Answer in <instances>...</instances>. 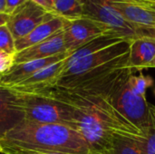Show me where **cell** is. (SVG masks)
I'll return each mask as SVG.
<instances>
[{
  "instance_id": "6da1fadb",
  "label": "cell",
  "mask_w": 155,
  "mask_h": 154,
  "mask_svg": "<svg viewBox=\"0 0 155 154\" xmlns=\"http://www.w3.org/2000/svg\"><path fill=\"white\" fill-rule=\"evenodd\" d=\"M122 69L112 72L100 82L83 90L54 85L39 92L74 106L75 129L87 142L92 154H114V142L119 138H146L110 102L109 91Z\"/></svg>"
},
{
  "instance_id": "7a4b0ae2",
  "label": "cell",
  "mask_w": 155,
  "mask_h": 154,
  "mask_svg": "<svg viewBox=\"0 0 155 154\" xmlns=\"http://www.w3.org/2000/svg\"><path fill=\"white\" fill-rule=\"evenodd\" d=\"M92 154L75 129L23 120L0 141V154Z\"/></svg>"
},
{
  "instance_id": "3957f363",
  "label": "cell",
  "mask_w": 155,
  "mask_h": 154,
  "mask_svg": "<svg viewBox=\"0 0 155 154\" xmlns=\"http://www.w3.org/2000/svg\"><path fill=\"white\" fill-rule=\"evenodd\" d=\"M130 41L123 40L66 65L56 85L76 90L113 71L127 67Z\"/></svg>"
},
{
  "instance_id": "277c9868",
  "label": "cell",
  "mask_w": 155,
  "mask_h": 154,
  "mask_svg": "<svg viewBox=\"0 0 155 154\" xmlns=\"http://www.w3.org/2000/svg\"><path fill=\"white\" fill-rule=\"evenodd\" d=\"M134 71L128 67L120 71L109 91V99L121 114L140 129L146 137L150 103L147 102L146 95L139 93L133 87L130 76Z\"/></svg>"
},
{
  "instance_id": "5b68a950",
  "label": "cell",
  "mask_w": 155,
  "mask_h": 154,
  "mask_svg": "<svg viewBox=\"0 0 155 154\" xmlns=\"http://www.w3.org/2000/svg\"><path fill=\"white\" fill-rule=\"evenodd\" d=\"M20 94L25 120L37 123L65 125L75 129L74 108L70 103L41 93Z\"/></svg>"
},
{
  "instance_id": "8992f818",
  "label": "cell",
  "mask_w": 155,
  "mask_h": 154,
  "mask_svg": "<svg viewBox=\"0 0 155 154\" xmlns=\"http://www.w3.org/2000/svg\"><path fill=\"white\" fill-rule=\"evenodd\" d=\"M84 16L100 23L108 33L123 40L133 42L144 36L155 37V31L143 29L127 22L104 0H84Z\"/></svg>"
},
{
  "instance_id": "52a82bcc",
  "label": "cell",
  "mask_w": 155,
  "mask_h": 154,
  "mask_svg": "<svg viewBox=\"0 0 155 154\" xmlns=\"http://www.w3.org/2000/svg\"><path fill=\"white\" fill-rule=\"evenodd\" d=\"M54 16H55L54 14L28 0L10 15L6 25L15 41L25 36L37 25Z\"/></svg>"
},
{
  "instance_id": "ba28073f",
  "label": "cell",
  "mask_w": 155,
  "mask_h": 154,
  "mask_svg": "<svg viewBox=\"0 0 155 154\" xmlns=\"http://www.w3.org/2000/svg\"><path fill=\"white\" fill-rule=\"evenodd\" d=\"M108 33L100 23L88 17L66 21L64 28V42L66 52L71 54L93 39Z\"/></svg>"
},
{
  "instance_id": "9c48e42d",
  "label": "cell",
  "mask_w": 155,
  "mask_h": 154,
  "mask_svg": "<svg viewBox=\"0 0 155 154\" xmlns=\"http://www.w3.org/2000/svg\"><path fill=\"white\" fill-rule=\"evenodd\" d=\"M123 18L132 25L155 31V11L141 0H104Z\"/></svg>"
},
{
  "instance_id": "30bf717a",
  "label": "cell",
  "mask_w": 155,
  "mask_h": 154,
  "mask_svg": "<svg viewBox=\"0 0 155 154\" xmlns=\"http://www.w3.org/2000/svg\"><path fill=\"white\" fill-rule=\"evenodd\" d=\"M25 119L20 93L0 84V141Z\"/></svg>"
},
{
  "instance_id": "8fae6325",
  "label": "cell",
  "mask_w": 155,
  "mask_h": 154,
  "mask_svg": "<svg viewBox=\"0 0 155 154\" xmlns=\"http://www.w3.org/2000/svg\"><path fill=\"white\" fill-rule=\"evenodd\" d=\"M66 59L50 64L25 81L12 86L14 90L23 93H36L47 88L56 85L59 78L61 77L64 67Z\"/></svg>"
},
{
  "instance_id": "7c38bea8",
  "label": "cell",
  "mask_w": 155,
  "mask_h": 154,
  "mask_svg": "<svg viewBox=\"0 0 155 154\" xmlns=\"http://www.w3.org/2000/svg\"><path fill=\"white\" fill-rule=\"evenodd\" d=\"M71 55L70 53L64 52L51 57L44 58V59H38V60H32L21 64H15V65L12 67V69L6 73L5 74L2 75L0 80V84L7 87H12L25 79L29 78L41 69L50 65L54 64L55 63H58L60 61H63L64 59H67Z\"/></svg>"
},
{
  "instance_id": "4fadbf2b",
  "label": "cell",
  "mask_w": 155,
  "mask_h": 154,
  "mask_svg": "<svg viewBox=\"0 0 155 154\" xmlns=\"http://www.w3.org/2000/svg\"><path fill=\"white\" fill-rule=\"evenodd\" d=\"M64 52H66V49L64 42V30H62L33 46L17 52L15 57V64L44 59Z\"/></svg>"
},
{
  "instance_id": "5bb4252c",
  "label": "cell",
  "mask_w": 155,
  "mask_h": 154,
  "mask_svg": "<svg viewBox=\"0 0 155 154\" xmlns=\"http://www.w3.org/2000/svg\"><path fill=\"white\" fill-rule=\"evenodd\" d=\"M65 24H66V20L56 15L43 22L42 24L37 25L35 29H33L28 34L15 41L16 53L24 49H26L30 46H33L49 38L54 34L64 30Z\"/></svg>"
},
{
  "instance_id": "9a60e30c",
  "label": "cell",
  "mask_w": 155,
  "mask_h": 154,
  "mask_svg": "<svg viewBox=\"0 0 155 154\" xmlns=\"http://www.w3.org/2000/svg\"><path fill=\"white\" fill-rule=\"evenodd\" d=\"M155 55V37L144 36L131 42L127 67L143 70L149 67Z\"/></svg>"
},
{
  "instance_id": "2e32d148",
  "label": "cell",
  "mask_w": 155,
  "mask_h": 154,
  "mask_svg": "<svg viewBox=\"0 0 155 154\" xmlns=\"http://www.w3.org/2000/svg\"><path fill=\"white\" fill-rule=\"evenodd\" d=\"M121 41H123V39L116 37L115 35H114L110 33H105V34L93 39L89 43L85 44L84 45H83L76 51H74L66 59L65 66L69 65V64L74 63L75 61H78L93 53H95L99 50L106 48V47H108L112 44H114L118 42H121Z\"/></svg>"
},
{
  "instance_id": "e0dca14e",
  "label": "cell",
  "mask_w": 155,
  "mask_h": 154,
  "mask_svg": "<svg viewBox=\"0 0 155 154\" xmlns=\"http://www.w3.org/2000/svg\"><path fill=\"white\" fill-rule=\"evenodd\" d=\"M84 0H57L54 5V14L66 21L84 16Z\"/></svg>"
},
{
  "instance_id": "ac0fdd59",
  "label": "cell",
  "mask_w": 155,
  "mask_h": 154,
  "mask_svg": "<svg viewBox=\"0 0 155 154\" xmlns=\"http://www.w3.org/2000/svg\"><path fill=\"white\" fill-rule=\"evenodd\" d=\"M144 140L119 138L114 142V154H145L143 149Z\"/></svg>"
},
{
  "instance_id": "d6986e66",
  "label": "cell",
  "mask_w": 155,
  "mask_h": 154,
  "mask_svg": "<svg viewBox=\"0 0 155 154\" xmlns=\"http://www.w3.org/2000/svg\"><path fill=\"white\" fill-rule=\"evenodd\" d=\"M142 144L144 153L155 154V105L152 103H149V127Z\"/></svg>"
},
{
  "instance_id": "ffe728a7",
  "label": "cell",
  "mask_w": 155,
  "mask_h": 154,
  "mask_svg": "<svg viewBox=\"0 0 155 154\" xmlns=\"http://www.w3.org/2000/svg\"><path fill=\"white\" fill-rule=\"evenodd\" d=\"M130 81L134 90L143 95H146L147 89L152 87L154 83V80L151 75L143 74L142 72L136 75L134 74V71L130 76Z\"/></svg>"
},
{
  "instance_id": "44dd1931",
  "label": "cell",
  "mask_w": 155,
  "mask_h": 154,
  "mask_svg": "<svg viewBox=\"0 0 155 154\" xmlns=\"http://www.w3.org/2000/svg\"><path fill=\"white\" fill-rule=\"evenodd\" d=\"M0 50L9 54H16L15 39L6 25L0 26Z\"/></svg>"
},
{
  "instance_id": "7402d4cb",
  "label": "cell",
  "mask_w": 155,
  "mask_h": 154,
  "mask_svg": "<svg viewBox=\"0 0 155 154\" xmlns=\"http://www.w3.org/2000/svg\"><path fill=\"white\" fill-rule=\"evenodd\" d=\"M15 54H9L0 50V74L4 75L8 73L15 65Z\"/></svg>"
},
{
  "instance_id": "603a6c76",
  "label": "cell",
  "mask_w": 155,
  "mask_h": 154,
  "mask_svg": "<svg viewBox=\"0 0 155 154\" xmlns=\"http://www.w3.org/2000/svg\"><path fill=\"white\" fill-rule=\"evenodd\" d=\"M28 0H5V14L11 15L18 7L23 5Z\"/></svg>"
},
{
  "instance_id": "cb8c5ba5",
  "label": "cell",
  "mask_w": 155,
  "mask_h": 154,
  "mask_svg": "<svg viewBox=\"0 0 155 154\" xmlns=\"http://www.w3.org/2000/svg\"><path fill=\"white\" fill-rule=\"evenodd\" d=\"M32 2L35 3L36 5H38L39 6L43 7L44 9H45L47 12L54 14V2L53 0H31Z\"/></svg>"
},
{
  "instance_id": "d4e9b609",
  "label": "cell",
  "mask_w": 155,
  "mask_h": 154,
  "mask_svg": "<svg viewBox=\"0 0 155 154\" xmlns=\"http://www.w3.org/2000/svg\"><path fill=\"white\" fill-rule=\"evenodd\" d=\"M10 15L5 13H0V26L7 25Z\"/></svg>"
},
{
  "instance_id": "484cf974",
  "label": "cell",
  "mask_w": 155,
  "mask_h": 154,
  "mask_svg": "<svg viewBox=\"0 0 155 154\" xmlns=\"http://www.w3.org/2000/svg\"><path fill=\"white\" fill-rule=\"evenodd\" d=\"M5 12V0H0V13Z\"/></svg>"
},
{
  "instance_id": "4316f807",
  "label": "cell",
  "mask_w": 155,
  "mask_h": 154,
  "mask_svg": "<svg viewBox=\"0 0 155 154\" xmlns=\"http://www.w3.org/2000/svg\"><path fill=\"white\" fill-rule=\"evenodd\" d=\"M148 68H155V55L153 59V61L151 62V64H149V67Z\"/></svg>"
},
{
  "instance_id": "83f0119b",
  "label": "cell",
  "mask_w": 155,
  "mask_h": 154,
  "mask_svg": "<svg viewBox=\"0 0 155 154\" xmlns=\"http://www.w3.org/2000/svg\"><path fill=\"white\" fill-rule=\"evenodd\" d=\"M145 3V2H144ZM147 4V5L150 7V8H152L153 10H154L155 11V3H146Z\"/></svg>"
},
{
  "instance_id": "f1b7e54d",
  "label": "cell",
  "mask_w": 155,
  "mask_h": 154,
  "mask_svg": "<svg viewBox=\"0 0 155 154\" xmlns=\"http://www.w3.org/2000/svg\"><path fill=\"white\" fill-rule=\"evenodd\" d=\"M141 1H143L145 3H155V0H141Z\"/></svg>"
},
{
  "instance_id": "f546056e",
  "label": "cell",
  "mask_w": 155,
  "mask_h": 154,
  "mask_svg": "<svg viewBox=\"0 0 155 154\" xmlns=\"http://www.w3.org/2000/svg\"><path fill=\"white\" fill-rule=\"evenodd\" d=\"M56 1H57V0H53V2H54V3H55Z\"/></svg>"
},
{
  "instance_id": "4dcf8cb0",
  "label": "cell",
  "mask_w": 155,
  "mask_h": 154,
  "mask_svg": "<svg viewBox=\"0 0 155 154\" xmlns=\"http://www.w3.org/2000/svg\"><path fill=\"white\" fill-rule=\"evenodd\" d=\"M28 154H43V153H28Z\"/></svg>"
},
{
  "instance_id": "1f68e13d",
  "label": "cell",
  "mask_w": 155,
  "mask_h": 154,
  "mask_svg": "<svg viewBox=\"0 0 155 154\" xmlns=\"http://www.w3.org/2000/svg\"><path fill=\"white\" fill-rule=\"evenodd\" d=\"M1 77H2V75H1V74H0V80H1Z\"/></svg>"
},
{
  "instance_id": "d6a6232c",
  "label": "cell",
  "mask_w": 155,
  "mask_h": 154,
  "mask_svg": "<svg viewBox=\"0 0 155 154\" xmlns=\"http://www.w3.org/2000/svg\"><path fill=\"white\" fill-rule=\"evenodd\" d=\"M153 93H154V95H155V89H154V91H153Z\"/></svg>"
}]
</instances>
